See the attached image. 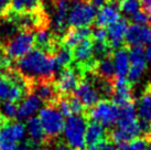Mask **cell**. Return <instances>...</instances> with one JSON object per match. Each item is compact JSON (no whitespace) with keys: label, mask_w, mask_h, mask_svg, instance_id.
I'll use <instances>...</instances> for the list:
<instances>
[{"label":"cell","mask_w":151,"mask_h":150,"mask_svg":"<svg viewBox=\"0 0 151 150\" xmlns=\"http://www.w3.org/2000/svg\"><path fill=\"white\" fill-rule=\"evenodd\" d=\"M105 139H107V133L104 126L95 121L88 123L85 133V142L88 149H96V147Z\"/></svg>","instance_id":"cell-20"},{"label":"cell","mask_w":151,"mask_h":150,"mask_svg":"<svg viewBox=\"0 0 151 150\" xmlns=\"http://www.w3.org/2000/svg\"><path fill=\"white\" fill-rule=\"evenodd\" d=\"M81 79L82 76L78 70L75 66H70L62 70L59 77L55 79L54 84L60 95H71L74 94Z\"/></svg>","instance_id":"cell-10"},{"label":"cell","mask_w":151,"mask_h":150,"mask_svg":"<svg viewBox=\"0 0 151 150\" xmlns=\"http://www.w3.org/2000/svg\"><path fill=\"white\" fill-rule=\"evenodd\" d=\"M42 100L39 98L38 96L33 94H29L20 102L18 105V114L17 118L19 120H24L29 119L34 116V114L41 109L42 106Z\"/></svg>","instance_id":"cell-19"},{"label":"cell","mask_w":151,"mask_h":150,"mask_svg":"<svg viewBox=\"0 0 151 150\" xmlns=\"http://www.w3.org/2000/svg\"><path fill=\"white\" fill-rule=\"evenodd\" d=\"M25 130L21 121H8L0 129V150H14L24 138Z\"/></svg>","instance_id":"cell-7"},{"label":"cell","mask_w":151,"mask_h":150,"mask_svg":"<svg viewBox=\"0 0 151 150\" xmlns=\"http://www.w3.org/2000/svg\"><path fill=\"white\" fill-rule=\"evenodd\" d=\"M93 150H120V149H119V147L116 144H114L113 141H110L108 138H107V139H105L101 144H99L96 147V149H93Z\"/></svg>","instance_id":"cell-32"},{"label":"cell","mask_w":151,"mask_h":150,"mask_svg":"<svg viewBox=\"0 0 151 150\" xmlns=\"http://www.w3.org/2000/svg\"><path fill=\"white\" fill-rule=\"evenodd\" d=\"M84 116L105 128H113L119 117V107L110 100H101L95 106L87 109Z\"/></svg>","instance_id":"cell-3"},{"label":"cell","mask_w":151,"mask_h":150,"mask_svg":"<svg viewBox=\"0 0 151 150\" xmlns=\"http://www.w3.org/2000/svg\"><path fill=\"white\" fill-rule=\"evenodd\" d=\"M35 45V35L34 32L29 31H19L14 37L9 40L4 45L6 55L11 60H19L32 51Z\"/></svg>","instance_id":"cell-5"},{"label":"cell","mask_w":151,"mask_h":150,"mask_svg":"<svg viewBox=\"0 0 151 150\" xmlns=\"http://www.w3.org/2000/svg\"><path fill=\"white\" fill-rule=\"evenodd\" d=\"M53 6V21L52 31L55 35L62 39L66 32L68 25V13H70V1L68 0H52Z\"/></svg>","instance_id":"cell-8"},{"label":"cell","mask_w":151,"mask_h":150,"mask_svg":"<svg viewBox=\"0 0 151 150\" xmlns=\"http://www.w3.org/2000/svg\"><path fill=\"white\" fill-rule=\"evenodd\" d=\"M145 54H146V58H147V61H149V62L151 63V41L147 43L146 50H145Z\"/></svg>","instance_id":"cell-34"},{"label":"cell","mask_w":151,"mask_h":150,"mask_svg":"<svg viewBox=\"0 0 151 150\" xmlns=\"http://www.w3.org/2000/svg\"><path fill=\"white\" fill-rule=\"evenodd\" d=\"M27 133L29 135V139L32 142H34L35 145L39 146H44L47 141V138L46 135L44 133L42 125H41V121L38 117H31L27 121Z\"/></svg>","instance_id":"cell-23"},{"label":"cell","mask_w":151,"mask_h":150,"mask_svg":"<svg viewBox=\"0 0 151 150\" xmlns=\"http://www.w3.org/2000/svg\"><path fill=\"white\" fill-rule=\"evenodd\" d=\"M147 139H148V140H151V130H150V133H149V136H148Z\"/></svg>","instance_id":"cell-38"},{"label":"cell","mask_w":151,"mask_h":150,"mask_svg":"<svg viewBox=\"0 0 151 150\" xmlns=\"http://www.w3.org/2000/svg\"><path fill=\"white\" fill-rule=\"evenodd\" d=\"M42 0H10L9 11L16 14H24V13L37 12L43 10Z\"/></svg>","instance_id":"cell-22"},{"label":"cell","mask_w":151,"mask_h":150,"mask_svg":"<svg viewBox=\"0 0 151 150\" xmlns=\"http://www.w3.org/2000/svg\"><path fill=\"white\" fill-rule=\"evenodd\" d=\"M128 50L131 65L127 75V79L131 85H134L141 79V76L147 70V58L142 46H131L128 48Z\"/></svg>","instance_id":"cell-9"},{"label":"cell","mask_w":151,"mask_h":150,"mask_svg":"<svg viewBox=\"0 0 151 150\" xmlns=\"http://www.w3.org/2000/svg\"><path fill=\"white\" fill-rule=\"evenodd\" d=\"M110 100L118 107L134 102L132 85L128 82L127 79H116L114 83V92Z\"/></svg>","instance_id":"cell-16"},{"label":"cell","mask_w":151,"mask_h":150,"mask_svg":"<svg viewBox=\"0 0 151 150\" xmlns=\"http://www.w3.org/2000/svg\"><path fill=\"white\" fill-rule=\"evenodd\" d=\"M4 55H6V53H4V48L0 45V61L2 60V58H4Z\"/></svg>","instance_id":"cell-36"},{"label":"cell","mask_w":151,"mask_h":150,"mask_svg":"<svg viewBox=\"0 0 151 150\" xmlns=\"http://www.w3.org/2000/svg\"><path fill=\"white\" fill-rule=\"evenodd\" d=\"M93 73L96 75V76H98L99 79L108 81L110 83H115L116 72H115L113 55L101 58V60H98Z\"/></svg>","instance_id":"cell-24"},{"label":"cell","mask_w":151,"mask_h":150,"mask_svg":"<svg viewBox=\"0 0 151 150\" xmlns=\"http://www.w3.org/2000/svg\"><path fill=\"white\" fill-rule=\"evenodd\" d=\"M30 94L38 96L45 105H55L61 96L55 87L54 81L51 79H41L31 83Z\"/></svg>","instance_id":"cell-11"},{"label":"cell","mask_w":151,"mask_h":150,"mask_svg":"<svg viewBox=\"0 0 151 150\" xmlns=\"http://www.w3.org/2000/svg\"><path fill=\"white\" fill-rule=\"evenodd\" d=\"M16 70L29 82L30 85L41 79L55 81V75L60 71L54 56L39 49L30 51L23 58L17 60Z\"/></svg>","instance_id":"cell-1"},{"label":"cell","mask_w":151,"mask_h":150,"mask_svg":"<svg viewBox=\"0 0 151 150\" xmlns=\"http://www.w3.org/2000/svg\"><path fill=\"white\" fill-rule=\"evenodd\" d=\"M141 0H119V10L128 17H132L134 14L140 11Z\"/></svg>","instance_id":"cell-26"},{"label":"cell","mask_w":151,"mask_h":150,"mask_svg":"<svg viewBox=\"0 0 151 150\" xmlns=\"http://www.w3.org/2000/svg\"><path fill=\"white\" fill-rule=\"evenodd\" d=\"M88 150H93V149H88Z\"/></svg>","instance_id":"cell-39"},{"label":"cell","mask_w":151,"mask_h":150,"mask_svg":"<svg viewBox=\"0 0 151 150\" xmlns=\"http://www.w3.org/2000/svg\"><path fill=\"white\" fill-rule=\"evenodd\" d=\"M9 6H10V0H0V18H2L8 12Z\"/></svg>","instance_id":"cell-33"},{"label":"cell","mask_w":151,"mask_h":150,"mask_svg":"<svg viewBox=\"0 0 151 150\" xmlns=\"http://www.w3.org/2000/svg\"><path fill=\"white\" fill-rule=\"evenodd\" d=\"M131 21L134 22V25H147L149 23V19H148L147 13L143 10H140L138 12L134 14L132 17H130Z\"/></svg>","instance_id":"cell-31"},{"label":"cell","mask_w":151,"mask_h":150,"mask_svg":"<svg viewBox=\"0 0 151 150\" xmlns=\"http://www.w3.org/2000/svg\"><path fill=\"white\" fill-rule=\"evenodd\" d=\"M120 18V10H119V0H109L103 7L97 10L95 25L106 28L117 21Z\"/></svg>","instance_id":"cell-14"},{"label":"cell","mask_w":151,"mask_h":150,"mask_svg":"<svg viewBox=\"0 0 151 150\" xmlns=\"http://www.w3.org/2000/svg\"><path fill=\"white\" fill-rule=\"evenodd\" d=\"M39 119L41 121L47 140L59 138L61 133L64 131V116L60 112L55 105H45L44 107H42L40 109Z\"/></svg>","instance_id":"cell-4"},{"label":"cell","mask_w":151,"mask_h":150,"mask_svg":"<svg viewBox=\"0 0 151 150\" xmlns=\"http://www.w3.org/2000/svg\"><path fill=\"white\" fill-rule=\"evenodd\" d=\"M29 95L22 87L14 84L7 75L0 74V100L18 103Z\"/></svg>","instance_id":"cell-15"},{"label":"cell","mask_w":151,"mask_h":150,"mask_svg":"<svg viewBox=\"0 0 151 150\" xmlns=\"http://www.w3.org/2000/svg\"><path fill=\"white\" fill-rule=\"evenodd\" d=\"M7 123H8V121L6 120L4 117L0 116V129H1V128H2V127H4V126L6 125V124H7Z\"/></svg>","instance_id":"cell-35"},{"label":"cell","mask_w":151,"mask_h":150,"mask_svg":"<svg viewBox=\"0 0 151 150\" xmlns=\"http://www.w3.org/2000/svg\"><path fill=\"white\" fill-rule=\"evenodd\" d=\"M97 8L86 0H78L73 4L68 13V25L74 28L89 27L95 22Z\"/></svg>","instance_id":"cell-6"},{"label":"cell","mask_w":151,"mask_h":150,"mask_svg":"<svg viewBox=\"0 0 151 150\" xmlns=\"http://www.w3.org/2000/svg\"><path fill=\"white\" fill-rule=\"evenodd\" d=\"M113 61L115 65V72H116V79H127L130 69V58L129 50L127 46H122L114 52Z\"/></svg>","instance_id":"cell-21"},{"label":"cell","mask_w":151,"mask_h":150,"mask_svg":"<svg viewBox=\"0 0 151 150\" xmlns=\"http://www.w3.org/2000/svg\"><path fill=\"white\" fill-rule=\"evenodd\" d=\"M148 139L146 137H137L127 142L117 145L120 150H147Z\"/></svg>","instance_id":"cell-28"},{"label":"cell","mask_w":151,"mask_h":150,"mask_svg":"<svg viewBox=\"0 0 151 150\" xmlns=\"http://www.w3.org/2000/svg\"><path fill=\"white\" fill-rule=\"evenodd\" d=\"M92 33L93 29L91 27H81V28L70 27L65 34L62 37L61 42L63 45L73 50L80 42H82L85 39L92 38Z\"/></svg>","instance_id":"cell-18"},{"label":"cell","mask_w":151,"mask_h":150,"mask_svg":"<svg viewBox=\"0 0 151 150\" xmlns=\"http://www.w3.org/2000/svg\"><path fill=\"white\" fill-rule=\"evenodd\" d=\"M129 27L128 20L126 18H119L117 21L108 25L107 33H108V43L113 50L120 49L125 42L127 29Z\"/></svg>","instance_id":"cell-17"},{"label":"cell","mask_w":151,"mask_h":150,"mask_svg":"<svg viewBox=\"0 0 151 150\" xmlns=\"http://www.w3.org/2000/svg\"><path fill=\"white\" fill-rule=\"evenodd\" d=\"M53 56H54L55 61L58 63L59 69H62V70L66 69V67H70L72 65V63H73V53H72V50L66 48L65 45H63L62 42H61L60 46L54 52Z\"/></svg>","instance_id":"cell-25"},{"label":"cell","mask_w":151,"mask_h":150,"mask_svg":"<svg viewBox=\"0 0 151 150\" xmlns=\"http://www.w3.org/2000/svg\"><path fill=\"white\" fill-rule=\"evenodd\" d=\"M18 114V105L13 102L4 100L0 105V116L4 117L7 121H13V119L17 118Z\"/></svg>","instance_id":"cell-27"},{"label":"cell","mask_w":151,"mask_h":150,"mask_svg":"<svg viewBox=\"0 0 151 150\" xmlns=\"http://www.w3.org/2000/svg\"><path fill=\"white\" fill-rule=\"evenodd\" d=\"M93 41L96 42H106L108 41V33L106 28H101V27H96V29L93 30L92 33Z\"/></svg>","instance_id":"cell-30"},{"label":"cell","mask_w":151,"mask_h":150,"mask_svg":"<svg viewBox=\"0 0 151 150\" xmlns=\"http://www.w3.org/2000/svg\"><path fill=\"white\" fill-rule=\"evenodd\" d=\"M74 94L78 97V100L82 102L86 109L95 106L101 100V97L89 76H84L81 79Z\"/></svg>","instance_id":"cell-12"},{"label":"cell","mask_w":151,"mask_h":150,"mask_svg":"<svg viewBox=\"0 0 151 150\" xmlns=\"http://www.w3.org/2000/svg\"><path fill=\"white\" fill-rule=\"evenodd\" d=\"M107 1H109V0H107Z\"/></svg>","instance_id":"cell-40"},{"label":"cell","mask_w":151,"mask_h":150,"mask_svg":"<svg viewBox=\"0 0 151 150\" xmlns=\"http://www.w3.org/2000/svg\"><path fill=\"white\" fill-rule=\"evenodd\" d=\"M147 150H151V140H148V145H147Z\"/></svg>","instance_id":"cell-37"},{"label":"cell","mask_w":151,"mask_h":150,"mask_svg":"<svg viewBox=\"0 0 151 150\" xmlns=\"http://www.w3.org/2000/svg\"><path fill=\"white\" fill-rule=\"evenodd\" d=\"M151 41V25H130L125 37V44L128 48L142 46Z\"/></svg>","instance_id":"cell-13"},{"label":"cell","mask_w":151,"mask_h":150,"mask_svg":"<svg viewBox=\"0 0 151 150\" xmlns=\"http://www.w3.org/2000/svg\"><path fill=\"white\" fill-rule=\"evenodd\" d=\"M88 119L84 115L67 117L64 127V140L73 150H85V133Z\"/></svg>","instance_id":"cell-2"},{"label":"cell","mask_w":151,"mask_h":150,"mask_svg":"<svg viewBox=\"0 0 151 150\" xmlns=\"http://www.w3.org/2000/svg\"><path fill=\"white\" fill-rule=\"evenodd\" d=\"M44 149L45 150H73L71 147L67 145L65 140H61L60 138L52 139V140H47L46 144L44 145Z\"/></svg>","instance_id":"cell-29"},{"label":"cell","mask_w":151,"mask_h":150,"mask_svg":"<svg viewBox=\"0 0 151 150\" xmlns=\"http://www.w3.org/2000/svg\"><path fill=\"white\" fill-rule=\"evenodd\" d=\"M0 22H1V21H0Z\"/></svg>","instance_id":"cell-41"}]
</instances>
